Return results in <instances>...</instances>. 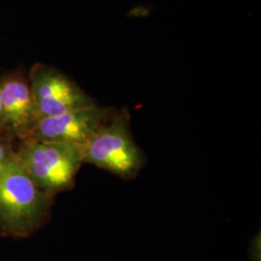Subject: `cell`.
Segmentation results:
<instances>
[{
	"label": "cell",
	"mask_w": 261,
	"mask_h": 261,
	"mask_svg": "<svg viewBox=\"0 0 261 261\" xmlns=\"http://www.w3.org/2000/svg\"><path fill=\"white\" fill-rule=\"evenodd\" d=\"M54 196L38 187L15 153L0 176V232L15 238L34 233L47 223Z\"/></svg>",
	"instance_id": "1"
},
{
	"label": "cell",
	"mask_w": 261,
	"mask_h": 261,
	"mask_svg": "<svg viewBox=\"0 0 261 261\" xmlns=\"http://www.w3.org/2000/svg\"><path fill=\"white\" fill-rule=\"evenodd\" d=\"M16 155L38 187L53 196L73 188L84 164V146L59 141L24 140Z\"/></svg>",
	"instance_id": "2"
},
{
	"label": "cell",
	"mask_w": 261,
	"mask_h": 261,
	"mask_svg": "<svg viewBox=\"0 0 261 261\" xmlns=\"http://www.w3.org/2000/svg\"><path fill=\"white\" fill-rule=\"evenodd\" d=\"M84 163L126 180L139 174L145 164V155L130 134V114L127 110H115L84 145Z\"/></svg>",
	"instance_id": "3"
},
{
	"label": "cell",
	"mask_w": 261,
	"mask_h": 261,
	"mask_svg": "<svg viewBox=\"0 0 261 261\" xmlns=\"http://www.w3.org/2000/svg\"><path fill=\"white\" fill-rule=\"evenodd\" d=\"M28 82L39 119L97 105L79 84L54 67H33Z\"/></svg>",
	"instance_id": "4"
},
{
	"label": "cell",
	"mask_w": 261,
	"mask_h": 261,
	"mask_svg": "<svg viewBox=\"0 0 261 261\" xmlns=\"http://www.w3.org/2000/svg\"><path fill=\"white\" fill-rule=\"evenodd\" d=\"M114 109L93 106L38 120L28 140H49L84 146L106 122Z\"/></svg>",
	"instance_id": "5"
},
{
	"label": "cell",
	"mask_w": 261,
	"mask_h": 261,
	"mask_svg": "<svg viewBox=\"0 0 261 261\" xmlns=\"http://www.w3.org/2000/svg\"><path fill=\"white\" fill-rule=\"evenodd\" d=\"M3 132L19 142L28 140L39 120L28 79L18 74L0 80Z\"/></svg>",
	"instance_id": "6"
},
{
	"label": "cell",
	"mask_w": 261,
	"mask_h": 261,
	"mask_svg": "<svg viewBox=\"0 0 261 261\" xmlns=\"http://www.w3.org/2000/svg\"><path fill=\"white\" fill-rule=\"evenodd\" d=\"M14 140L4 132L0 133V176L8 167L10 161L16 153V148L13 145Z\"/></svg>",
	"instance_id": "7"
},
{
	"label": "cell",
	"mask_w": 261,
	"mask_h": 261,
	"mask_svg": "<svg viewBox=\"0 0 261 261\" xmlns=\"http://www.w3.org/2000/svg\"><path fill=\"white\" fill-rule=\"evenodd\" d=\"M260 233H258L252 240L250 249V256L252 261H260Z\"/></svg>",
	"instance_id": "8"
},
{
	"label": "cell",
	"mask_w": 261,
	"mask_h": 261,
	"mask_svg": "<svg viewBox=\"0 0 261 261\" xmlns=\"http://www.w3.org/2000/svg\"><path fill=\"white\" fill-rule=\"evenodd\" d=\"M3 132V126H2V106H1V95H0V133Z\"/></svg>",
	"instance_id": "9"
}]
</instances>
